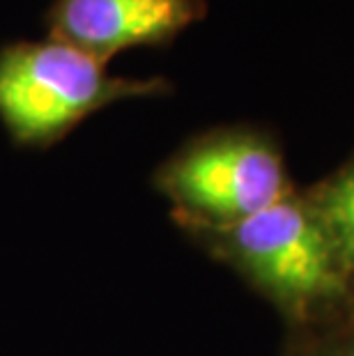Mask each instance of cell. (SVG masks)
<instances>
[{
  "instance_id": "6da1fadb",
  "label": "cell",
  "mask_w": 354,
  "mask_h": 356,
  "mask_svg": "<svg viewBox=\"0 0 354 356\" xmlns=\"http://www.w3.org/2000/svg\"><path fill=\"white\" fill-rule=\"evenodd\" d=\"M177 228L272 304L285 329L325 320L354 301V285L299 188L242 221Z\"/></svg>"
},
{
  "instance_id": "7a4b0ae2",
  "label": "cell",
  "mask_w": 354,
  "mask_h": 356,
  "mask_svg": "<svg viewBox=\"0 0 354 356\" xmlns=\"http://www.w3.org/2000/svg\"><path fill=\"white\" fill-rule=\"evenodd\" d=\"M168 90L166 79L113 76L106 65L56 40L0 51V122L26 147H49L106 106Z\"/></svg>"
},
{
  "instance_id": "3957f363",
  "label": "cell",
  "mask_w": 354,
  "mask_h": 356,
  "mask_svg": "<svg viewBox=\"0 0 354 356\" xmlns=\"http://www.w3.org/2000/svg\"><path fill=\"white\" fill-rule=\"evenodd\" d=\"M177 223H235L288 195L292 181L272 136L251 127L200 134L154 172Z\"/></svg>"
},
{
  "instance_id": "277c9868",
  "label": "cell",
  "mask_w": 354,
  "mask_h": 356,
  "mask_svg": "<svg viewBox=\"0 0 354 356\" xmlns=\"http://www.w3.org/2000/svg\"><path fill=\"white\" fill-rule=\"evenodd\" d=\"M205 12V0H56L49 40L108 65L122 51L170 42Z\"/></svg>"
},
{
  "instance_id": "5b68a950",
  "label": "cell",
  "mask_w": 354,
  "mask_h": 356,
  "mask_svg": "<svg viewBox=\"0 0 354 356\" xmlns=\"http://www.w3.org/2000/svg\"><path fill=\"white\" fill-rule=\"evenodd\" d=\"M304 193L334 246L345 276L354 285V156L318 184L304 188Z\"/></svg>"
},
{
  "instance_id": "8992f818",
  "label": "cell",
  "mask_w": 354,
  "mask_h": 356,
  "mask_svg": "<svg viewBox=\"0 0 354 356\" xmlns=\"http://www.w3.org/2000/svg\"><path fill=\"white\" fill-rule=\"evenodd\" d=\"M278 356H354V301L325 320L285 329Z\"/></svg>"
}]
</instances>
